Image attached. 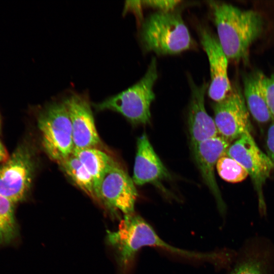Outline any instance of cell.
<instances>
[{
	"instance_id": "obj_13",
	"label": "cell",
	"mask_w": 274,
	"mask_h": 274,
	"mask_svg": "<svg viewBox=\"0 0 274 274\" xmlns=\"http://www.w3.org/2000/svg\"><path fill=\"white\" fill-rule=\"evenodd\" d=\"M191 91L188 110V127L191 146L218 135L214 120L209 115L204 106V95L208 84L196 85L189 81Z\"/></svg>"
},
{
	"instance_id": "obj_16",
	"label": "cell",
	"mask_w": 274,
	"mask_h": 274,
	"mask_svg": "<svg viewBox=\"0 0 274 274\" xmlns=\"http://www.w3.org/2000/svg\"><path fill=\"white\" fill-rule=\"evenodd\" d=\"M73 154L92 177L96 194L102 177L113 159L96 147L75 149Z\"/></svg>"
},
{
	"instance_id": "obj_17",
	"label": "cell",
	"mask_w": 274,
	"mask_h": 274,
	"mask_svg": "<svg viewBox=\"0 0 274 274\" xmlns=\"http://www.w3.org/2000/svg\"><path fill=\"white\" fill-rule=\"evenodd\" d=\"M58 164L75 185L90 197L97 200L93 180L82 162L73 154Z\"/></svg>"
},
{
	"instance_id": "obj_25",
	"label": "cell",
	"mask_w": 274,
	"mask_h": 274,
	"mask_svg": "<svg viewBox=\"0 0 274 274\" xmlns=\"http://www.w3.org/2000/svg\"><path fill=\"white\" fill-rule=\"evenodd\" d=\"M0 130H1V120H0Z\"/></svg>"
},
{
	"instance_id": "obj_6",
	"label": "cell",
	"mask_w": 274,
	"mask_h": 274,
	"mask_svg": "<svg viewBox=\"0 0 274 274\" xmlns=\"http://www.w3.org/2000/svg\"><path fill=\"white\" fill-rule=\"evenodd\" d=\"M32 154L22 144L0 166V195L14 203L24 200L29 192L35 168Z\"/></svg>"
},
{
	"instance_id": "obj_5",
	"label": "cell",
	"mask_w": 274,
	"mask_h": 274,
	"mask_svg": "<svg viewBox=\"0 0 274 274\" xmlns=\"http://www.w3.org/2000/svg\"><path fill=\"white\" fill-rule=\"evenodd\" d=\"M37 123L43 148L51 159L58 163L73 154L72 126L63 99L45 105L38 113Z\"/></svg>"
},
{
	"instance_id": "obj_12",
	"label": "cell",
	"mask_w": 274,
	"mask_h": 274,
	"mask_svg": "<svg viewBox=\"0 0 274 274\" xmlns=\"http://www.w3.org/2000/svg\"><path fill=\"white\" fill-rule=\"evenodd\" d=\"M230 143L222 136L217 135L192 147L201 177L215 197L222 212L224 211L225 206L216 181L214 167L219 159L226 154Z\"/></svg>"
},
{
	"instance_id": "obj_1",
	"label": "cell",
	"mask_w": 274,
	"mask_h": 274,
	"mask_svg": "<svg viewBox=\"0 0 274 274\" xmlns=\"http://www.w3.org/2000/svg\"><path fill=\"white\" fill-rule=\"evenodd\" d=\"M218 33V40L228 59L246 60L249 48L260 35L261 16L256 12L242 10L230 4L209 1Z\"/></svg>"
},
{
	"instance_id": "obj_19",
	"label": "cell",
	"mask_w": 274,
	"mask_h": 274,
	"mask_svg": "<svg viewBox=\"0 0 274 274\" xmlns=\"http://www.w3.org/2000/svg\"><path fill=\"white\" fill-rule=\"evenodd\" d=\"M14 204L0 195V246L11 243L18 235Z\"/></svg>"
},
{
	"instance_id": "obj_2",
	"label": "cell",
	"mask_w": 274,
	"mask_h": 274,
	"mask_svg": "<svg viewBox=\"0 0 274 274\" xmlns=\"http://www.w3.org/2000/svg\"><path fill=\"white\" fill-rule=\"evenodd\" d=\"M108 244L113 248L117 263L123 271L131 266L136 253L143 247L161 248L189 258L209 259L214 255L188 251L173 247L163 241L153 227L139 215H125L116 231L107 232Z\"/></svg>"
},
{
	"instance_id": "obj_24",
	"label": "cell",
	"mask_w": 274,
	"mask_h": 274,
	"mask_svg": "<svg viewBox=\"0 0 274 274\" xmlns=\"http://www.w3.org/2000/svg\"><path fill=\"white\" fill-rule=\"evenodd\" d=\"M8 159V152L4 146L0 142V162L5 161Z\"/></svg>"
},
{
	"instance_id": "obj_7",
	"label": "cell",
	"mask_w": 274,
	"mask_h": 274,
	"mask_svg": "<svg viewBox=\"0 0 274 274\" xmlns=\"http://www.w3.org/2000/svg\"><path fill=\"white\" fill-rule=\"evenodd\" d=\"M226 154L239 163L250 176L257 192L260 211L265 214L262 187L274 168L271 160L259 149L249 131L230 145Z\"/></svg>"
},
{
	"instance_id": "obj_10",
	"label": "cell",
	"mask_w": 274,
	"mask_h": 274,
	"mask_svg": "<svg viewBox=\"0 0 274 274\" xmlns=\"http://www.w3.org/2000/svg\"><path fill=\"white\" fill-rule=\"evenodd\" d=\"M200 41L207 55L210 69L211 83L208 95L216 102L223 99L231 89L228 76V59L217 37L207 28H199Z\"/></svg>"
},
{
	"instance_id": "obj_11",
	"label": "cell",
	"mask_w": 274,
	"mask_h": 274,
	"mask_svg": "<svg viewBox=\"0 0 274 274\" xmlns=\"http://www.w3.org/2000/svg\"><path fill=\"white\" fill-rule=\"evenodd\" d=\"M63 99L71 121L74 149L96 147L100 140L88 97L73 93Z\"/></svg>"
},
{
	"instance_id": "obj_18",
	"label": "cell",
	"mask_w": 274,
	"mask_h": 274,
	"mask_svg": "<svg viewBox=\"0 0 274 274\" xmlns=\"http://www.w3.org/2000/svg\"><path fill=\"white\" fill-rule=\"evenodd\" d=\"M260 249L245 252L230 274H270L271 257L269 252Z\"/></svg>"
},
{
	"instance_id": "obj_4",
	"label": "cell",
	"mask_w": 274,
	"mask_h": 274,
	"mask_svg": "<svg viewBox=\"0 0 274 274\" xmlns=\"http://www.w3.org/2000/svg\"><path fill=\"white\" fill-rule=\"evenodd\" d=\"M158 78L157 62L153 57L145 75L128 88L93 104L97 111L118 113L134 124H145L151 118L150 106L155 99L153 87Z\"/></svg>"
},
{
	"instance_id": "obj_15",
	"label": "cell",
	"mask_w": 274,
	"mask_h": 274,
	"mask_svg": "<svg viewBox=\"0 0 274 274\" xmlns=\"http://www.w3.org/2000/svg\"><path fill=\"white\" fill-rule=\"evenodd\" d=\"M265 76L259 71L248 75L244 80V96L247 108L258 122L265 123L273 117L268 107L263 86Z\"/></svg>"
},
{
	"instance_id": "obj_3",
	"label": "cell",
	"mask_w": 274,
	"mask_h": 274,
	"mask_svg": "<svg viewBox=\"0 0 274 274\" xmlns=\"http://www.w3.org/2000/svg\"><path fill=\"white\" fill-rule=\"evenodd\" d=\"M140 38L146 51L159 55L178 54L193 45L181 15L174 11L151 14L142 24Z\"/></svg>"
},
{
	"instance_id": "obj_23",
	"label": "cell",
	"mask_w": 274,
	"mask_h": 274,
	"mask_svg": "<svg viewBox=\"0 0 274 274\" xmlns=\"http://www.w3.org/2000/svg\"><path fill=\"white\" fill-rule=\"evenodd\" d=\"M266 149L267 155L274 166V122L268 128L266 139Z\"/></svg>"
},
{
	"instance_id": "obj_20",
	"label": "cell",
	"mask_w": 274,
	"mask_h": 274,
	"mask_svg": "<svg viewBox=\"0 0 274 274\" xmlns=\"http://www.w3.org/2000/svg\"><path fill=\"white\" fill-rule=\"evenodd\" d=\"M216 166L219 176L228 182H241L248 176L239 163L226 154L219 159Z\"/></svg>"
},
{
	"instance_id": "obj_8",
	"label": "cell",
	"mask_w": 274,
	"mask_h": 274,
	"mask_svg": "<svg viewBox=\"0 0 274 274\" xmlns=\"http://www.w3.org/2000/svg\"><path fill=\"white\" fill-rule=\"evenodd\" d=\"M96 196L107 208L125 215L134 213L138 194L132 179L113 159L102 177Z\"/></svg>"
},
{
	"instance_id": "obj_9",
	"label": "cell",
	"mask_w": 274,
	"mask_h": 274,
	"mask_svg": "<svg viewBox=\"0 0 274 274\" xmlns=\"http://www.w3.org/2000/svg\"><path fill=\"white\" fill-rule=\"evenodd\" d=\"M214 121L219 135L229 143L250 132L249 113L244 94L232 86L226 97L214 106Z\"/></svg>"
},
{
	"instance_id": "obj_22",
	"label": "cell",
	"mask_w": 274,
	"mask_h": 274,
	"mask_svg": "<svg viewBox=\"0 0 274 274\" xmlns=\"http://www.w3.org/2000/svg\"><path fill=\"white\" fill-rule=\"evenodd\" d=\"M263 86L268 107L274 118V74L269 77L265 76Z\"/></svg>"
},
{
	"instance_id": "obj_21",
	"label": "cell",
	"mask_w": 274,
	"mask_h": 274,
	"mask_svg": "<svg viewBox=\"0 0 274 274\" xmlns=\"http://www.w3.org/2000/svg\"><path fill=\"white\" fill-rule=\"evenodd\" d=\"M181 3L180 1L152 0L142 1L144 6L156 9L160 12H167L174 11L177 6Z\"/></svg>"
},
{
	"instance_id": "obj_14",
	"label": "cell",
	"mask_w": 274,
	"mask_h": 274,
	"mask_svg": "<svg viewBox=\"0 0 274 274\" xmlns=\"http://www.w3.org/2000/svg\"><path fill=\"white\" fill-rule=\"evenodd\" d=\"M132 180L137 185L156 184L170 175L145 133L138 139Z\"/></svg>"
}]
</instances>
